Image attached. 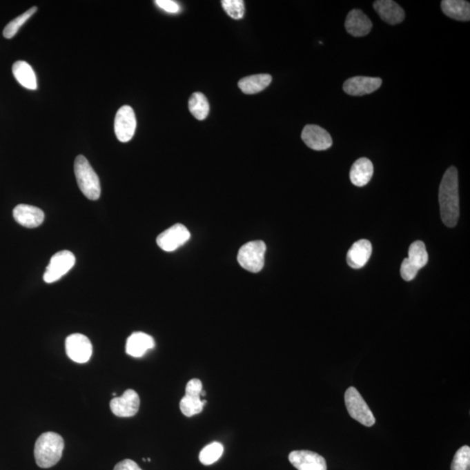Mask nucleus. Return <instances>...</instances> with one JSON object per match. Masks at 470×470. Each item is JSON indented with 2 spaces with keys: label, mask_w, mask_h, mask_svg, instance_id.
Instances as JSON below:
<instances>
[{
  "label": "nucleus",
  "mask_w": 470,
  "mask_h": 470,
  "mask_svg": "<svg viewBox=\"0 0 470 470\" xmlns=\"http://www.w3.org/2000/svg\"><path fill=\"white\" fill-rule=\"evenodd\" d=\"M439 203L442 222L448 228H454L460 213L458 172L455 166H450L443 175L439 188Z\"/></svg>",
  "instance_id": "f257e3e1"
},
{
  "label": "nucleus",
  "mask_w": 470,
  "mask_h": 470,
  "mask_svg": "<svg viewBox=\"0 0 470 470\" xmlns=\"http://www.w3.org/2000/svg\"><path fill=\"white\" fill-rule=\"evenodd\" d=\"M65 443L62 436L55 432L42 434L35 443L36 463L43 469L51 468L61 459Z\"/></svg>",
  "instance_id": "f03ea898"
},
{
  "label": "nucleus",
  "mask_w": 470,
  "mask_h": 470,
  "mask_svg": "<svg viewBox=\"0 0 470 470\" xmlns=\"http://www.w3.org/2000/svg\"><path fill=\"white\" fill-rule=\"evenodd\" d=\"M75 173L77 182L83 195L91 201H97L101 195V182L88 159L79 155L75 162Z\"/></svg>",
  "instance_id": "7ed1b4c3"
},
{
  "label": "nucleus",
  "mask_w": 470,
  "mask_h": 470,
  "mask_svg": "<svg viewBox=\"0 0 470 470\" xmlns=\"http://www.w3.org/2000/svg\"><path fill=\"white\" fill-rule=\"evenodd\" d=\"M344 398L346 409L353 419L366 427H372L375 424V416L358 389L354 386H350L346 389Z\"/></svg>",
  "instance_id": "20e7f679"
},
{
  "label": "nucleus",
  "mask_w": 470,
  "mask_h": 470,
  "mask_svg": "<svg viewBox=\"0 0 470 470\" xmlns=\"http://www.w3.org/2000/svg\"><path fill=\"white\" fill-rule=\"evenodd\" d=\"M266 250V244L262 241L246 243L239 250V264L251 273L261 271L264 266Z\"/></svg>",
  "instance_id": "39448f33"
},
{
  "label": "nucleus",
  "mask_w": 470,
  "mask_h": 470,
  "mask_svg": "<svg viewBox=\"0 0 470 470\" xmlns=\"http://www.w3.org/2000/svg\"><path fill=\"white\" fill-rule=\"evenodd\" d=\"M202 382L199 379H192L186 386V395L179 402L182 414L186 418L198 415L202 412L206 401H202Z\"/></svg>",
  "instance_id": "423d86ee"
},
{
  "label": "nucleus",
  "mask_w": 470,
  "mask_h": 470,
  "mask_svg": "<svg viewBox=\"0 0 470 470\" xmlns=\"http://www.w3.org/2000/svg\"><path fill=\"white\" fill-rule=\"evenodd\" d=\"M75 256L68 250L58 252L50 260L49 265L44 273V281L53 283L59 281L75 265Z\"/></svg>",
  "instance_id": "0eeeda50"
},
{
  "label": "nucleus",
  "mask_w": 470,
  "mask_h": 470,
  "mask_svg": "<svg viewBox=\"0 0 470 470\" xmlns=\"http://www.w3.org/2000/svg\"><path fill=\"white\" fill-rule=\"evenodd\" d=\"M137 121L135 111L131 106H123L116 113L115 132L119 141H131L136 131Z\"/></svg>",
  "instance_id": "6e6552de"
},
{
  "label": "nucleus",
  "mask_w": 470,
  "mask_h": 470,
  "mask_svg": "<svg viewBox=\"0 0 470 470\" xmlns=\"http://www.w3.org/2000/svg\"><path fill=\"white\" fill-rule=\"evenodd\" d=\"M190 237L191 233L184 225L175 224L158 236L157 244L166 252H173L186 244Z\"/></svg>",
  "instance_id": "1a4fd4ad"
},
{
  "label": "nucleus",
  "mask_w": 470,
  "mask_h": 470,
  "mask_svg": "<svg viewBox=\"0 0 470 470\" xmlns=\"http://www.w3.org/2000/svg\"><path fill=\"white\" fill-rule=\"evenodd\" d=\"M66 352L72 361L86 363L92 355V345L86 335L73 334L66 340Z\"/></svg>",
  "instance_id": "9d476101"
},
{
  "label": "nucleus",
  "mask_w": 470,
  "mask_h": 470,
  "mask_svg": "<svg viewBox=\"0 0 470 470\" xmlns=\"http://www.w3.org/2000/svg\"><path fill=\"white\" fill-rule=\"evenodd\" d=\"M139 396L133 389L126 390L119 398H113L110 402L112 412L119 418H132L139 411Z\"/></svg>",
  "instance_id": "9b49d317"
},
{
  "label": "nucleus",
  "mask_w": 470,
  "mask_h": 470,
  "mask_svg": "<svg viewBox=\"0 0 470 470\" xmlns=\"http://www.w3.org/2000/svg\"><path fill=\"white\" fill-rule=\"evenodd\" d=\"M289 462L298 470H326V460L317 453L309 450H295L288 456Z\"/></svg>",
  "instance_id": "f8f14e48"
},
{
  "label": "nucleus",
  "mask_w": 470,
  "mask_h": 470,
  "mask_svg": "<svg viewBox=\"0 0 470 470\" xmlns=\"http://www.w3.org/2000/svg\"><path fill=\"white\" fill-rule=\"evenodd\" d=\"M302 139L309 148L315 151H324L331 148L333 144L329 133L316 125L306 126L302 133Z\"/></svg>",
  "instance_id": "ddd939ff"
},
{
  "label": "nucleus",
  "mask_w": 470,
  "mask_h": 470,
  "mask_svg": "<svg viewBox=\"0 0 470 470\" xmlns=\"http://www.w3.org/2000/svg\"><path fill=\"white\" fill-rule=\"evenodd\" d=\"M382 84V79L358 76L346 79L343 84V90L349 95L363 96L375 92Z\"/></svg>",
  "instance_id": "4468645a"
},
{
  "label": "nucleus",
  "mask_w": 470,
  "mask_h": 470,
  "mask_svg": "<svg viewBox=\"0 0 470 470\" xmlns=\"http://www.w3.org/2000/svg\"><path fill=\"white\" fill-rule=\"evenodd\" d=\"M13 217L19 225L28 228H35L44 222L45 213L36 206L21 204L13 209Z\"/></svg>",
  "instance_id": "2eb2a0df"
},
{
  "label": "nucleus",
  "mask_w": 470,
  "mask_h": 470,
  "mask_svg": "<svg viewBox=\"0 0 470 470\" xmlns=\"http://www.w3.org/2000/svg\"><path fill=\"white\" fill-rule=\"evenodd\" d=\"M372 26L371 21L361 10H352L346 16L345 28L350 35L358 38L368 35Z\"/></svg>",
  "instance_id": "dca6fc26"
},
{
  "label": "nucleus",
  "mask_w": 470,
  "mask_h": 470,
  "mask_svg": "<svg viewBox=\"0 0 470 470\" xmlns=\"http://www.w3.org/2000/svg\"><path fill=\"white\" fill-rule=\"evenodd\" d=\"M374 8L382 21L389 25H398L404 21V10L392 0H378L374 3Z\"/></svg>",
  "instance_id": "f3484780"
},
{
  "label": "nucleus",
  "mask_w": 470,
  "mask_h": 470,
  "mask_svg": "<svg viewBox=\"0 0 470 470\" xmlns=\"http://www.w3.org/2000/svg\"><path fill=\"white\" fill-rule=\"evenodd\" d=\"M372 253V245L368 239H360L353 244L346 255V262L350 268L360 269L369 262Z\"/></svg>",
  "instance_id": "a211bd4d"
},
{
  "label": "nucleus",
  "mask_w": 470,
  "mask_h": 470,
  "mask_svg": "<svg viewBox=\"0 0 470 470\" xmlns=\"http://www.w3.org/2000/svg\"><path fill=\"white\" fill-rule=\"evenodd\" d=\"M155 342L151 335L142 332H135L126 341V354L133 358H142L149 349L155 348Z\"/></svg>",
  "instance_id": "6ab92c4d"
},
{
  "label": "nucleus",
  "mask_w": 470,
  "mask_h": 470,
  "mask_svg": "<svg viewBox=\"0 0 470 470\" xmlns=\"http://www.w3.org/2000/svg\"><path fill=\"white\" fill-rule=\"evenodd\" d=\"M374 173V166L366 158L358 159L350 170V181L356 186L362 188L371 181Z\"/></svg>",
  "instance_id": "aec40b11"
},
{
  "label": "nucleus",
  "mask_w": 470,
  "mask_h": 470,
  "mask_svg": "<svg viewBox=\"0 0 470 470\" xmlns=\"http://www.w3.org/2000/svg\"><path fill=\"white\" fill-rule=\"evenodd\" d=\"M441 8L446 16L458 21H470V5L463 0H443Z\"/></svg>",
  "instance_id": "412c9836"
},
{
  "label": "nucleus",
  "mask_w": 470,
  "mask_h": 470,
  "mask_svg": "<svg viewBox=\"0 0 470 470\" xmlns=\"http://www.w3.org/2000/svg\"><path fill=\"white\" fill-rule=\"evenodd\" d=\"M12 73L15 77L16 81L23 88L29 90H36L38 88L35 72L28 62L23 61L15 62L12 66Z\"/></svg>",
  "instance_id": "4be33fe9"
},
{
  "label": "nucleus",
  "mask_w": 470,
  "mask_h": 470,
  "mask_svg": "<svg viewBox=\"0 0 470 470\" xmlns=\"http://www.w3.org/2000/svg\"><path fill=\"white\" fill-rule=\"evenodd\" d=\"M272 76L269 75H256L246 77L239 81V89L246 95H255L265 90L271 84Z\"/></svg>",
  "instance_id": "5701e85b"
},
{
  "label": "nucleus",
  "mask_w": 470,
  "mask_h": 470,
  "mask_svg": "<svg viewBox=\"0 0 470 470\" xmlns=\"http://www.w3.org/2000/svg\"><path fill=\"white\" fill-rule=\"evenodd\" d=\"M188 108L192 115L199 121H203L209 113L208 99L202 92H195L189 99Z\"/></svg>",
  "instance_id": "b1692460"
},
{
  "label": "nucleus",
  "mask_w": 470,
  "mask_h": 470,
  "mask_svg": "<svg viewBox=\"0 0 470 470\" xmlns=\"http://www.w3.org/2000/svg\"><path fill=\"white\" fill-rule=\"evenodd\" d=\"M408 259L419 270L425 266L429 261V255L424 243L421 241L413 242L409 246Z\"/></svg>",
  "instance_id": "393cba45"
},
{
  "label": "nucleus",
  "mask_w": 470,
  "mask_h": 470,
  "mask_svg": "<svg viewBox=\"0 0 470 470\" xmlns=\"http://www.w3.org/2000/svg\"><path fill=\"white\" fill-rule=\"evenodd\" d=\"M224 451L222 443L215 442L206 446L199 453V461L203 465H211L222 458Z\"/></svg>",
  "instance_id": "a878e982"
},
{
  "label": "nucleus",
  "mask_w": 470,
  "mask_h": 470,
  "mask_svg": "<svg viewBox=\"0 0 470 470\" xmlns=\"http://www.w3.org/2000/svg\"><path fill=\"white\" fill-rule=\"evenodd\" d=\"M37 11H38V8H37V6H33V8H30L28 11L23 13L21 16L17 17L12 21L10 22L9 24L6 26L4 31H3V35H4L5 38H13V37L17 35V32H19V30L21 29V26L24 25Z\"/></svg>",
  "instance_id": "bb28decb"
},
{
  "label": "nucleus",
  "mask_w": 470,
  "mask_h": 470,
  "mask_svg": "<svg viewBox=\"0 0 470 470\" xmlns=\"http://www.w3.org/2000/svg\"><path fill=\"white\" fill-rule=\"evenodd\" d=\"M451 470H470L469 446H462L456 453L451 463Z\"/></svg>",
  "instance_id": "cd10ccee"
},
{
  "label": "nucleus",
  "mask_w": 470,
  "mask_h": 470,
  "mask_svg": "<svg viewBox=\"0 0 470 470\" xmlns=\"http://www.w3.org/2000/svg\"><path fill=\"white\" fill-rule=\"evenodd\" d=\"M223 9L233 19H241L244 16L245 6L242 0H223Z\"/></svg>",
  "instance_id": "c85d7f7f"
},
{
  "label": "nucleus",
  "mask_w": 470,
  "mask_h": 470,
  "mask_svg": "<svg viewBox=\"0 0 470 470\" xmlns=\"http://www.w3.org/2000/svg\"><path fill=\"white\" fill-rule=\"evenodd\" d=\"M419 269L416 268L415 266L413 265L411 262L409 261L408 258L403 260L401 266V275L402 278L406 282L412 281L416 277Z\"/></svg>",
  "instance_id": "c756f323"
},
{
  "label": "nucleus",
  "mask_w": 470,
  "mask_h": 470,
  "mask_svg": "<svg viewBox=\"0 0 470 470\" xmlns=\"http://www.w3.org/2000/svg\"><path fill=\"white\" fill-rule=\"evenodd\" d=\"M155 4L159 8L169 13H177L181 10V6H179L178 3L172 1V0H157Z\"/></svg>",
  "instance_id": "7c9ffc66"
},
{
  "label": "nucleus",
  "mask_w": 470,
  "mask_h": 470,
  "mask_svg": "<svg viewBox=\"0 0 470 470\" xmlns=\"http://www.w3.org/2000/svg\"><path fill=\"white\" fill-rule=\"evenodd\" d=\"M113 470H142L139 465L133 460L126 459L123 460L118 464H116Z\"/></svg>",
  "instance_id": "2f4dec72"
}]
</instances>
